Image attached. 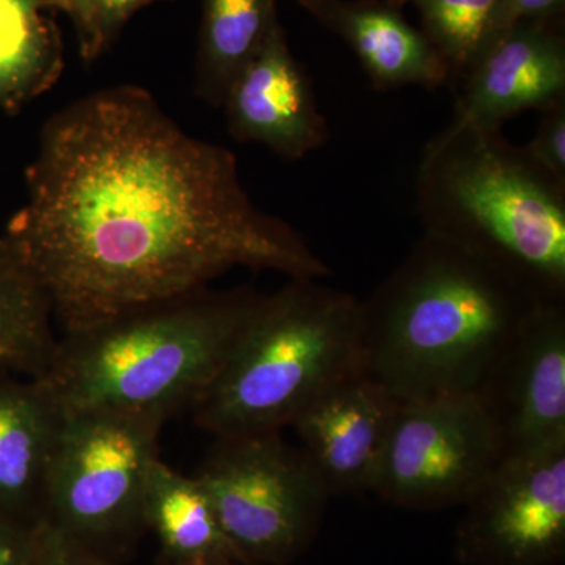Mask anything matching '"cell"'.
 <instances>
[{"mask_svg":"<svg viewBox=\"0 0 565 565\" xmlns=\"http://www.w3.org/2000/svg\"><path fill=\"white\" fill-rule=\"evenodd\" d=\"M7 239L63 333L206 289L234 267L329 277L307 239L256 206L237 159L120 85L52 115Z\"/></svg>","mask_w":565,"mask_h":565,"instance_id":"6da1fadb","label":"cell"},{"mask_svg":"<svg viewBox=\"0 0 565 565\" xmlns=\"http://www.w3.org/2000/svg\"><path fill=\"white\" fill-rule=\"evenodd\" d=\"M550 302L565 300L424 232L362 302L363 374L399 401L476 394L516 332Z\"/></svg>","mask_w":565,"mask_h":565,"instance_id":"7a4b0ae2","label":"cell"},{"mask_svg":"<svg viewBox=\"0 0 565 565\" xmlns=\"http://www.w3.org/2000/svg\"><path fill=\"white\" fill-rule=\"evenodd\" d=\"M263 294L207 289L57 338L36 375L58 414L170 416L192 408L232 353Z\"/></svg>","mask_w":565,"mask_h":565,"instance_id":"3957f363","label":"cell"},{"mask_svg":"<svg viewBox=\"0 0 565 565\" xmlns=\"http://www.w3.org/2000/svg\"><path fill=\"white\" fill-rule=\"evenodd\" d=\"M416 206L424 232L565 300V191L501 129L449 122L424 148Z\"/></svg>","mask_w":565,"mask_h":565,"instance_id":"277c9868","label":"cell"},{"mask_svg":"<svg viewBox=\"0 0 565 565\" xmlns=\"http://www.w3.org/2000/svg\"><path fill=\"white\" fill-rule=\"evenodd\" d=\"M363 374L362 300L289 278L263 296L222 370L192 405L214 437L282 433L333 386Z\"/></svg>","mask_w":565,"mask_h":565,"instance_id":"5b68a950","label":"cell"},{"mask_svg":"<svg viewBox=\"0 0 565 565\" xmlns=\"http://www.w3.org/2000/svg\"><path fill=\"white\" fill-rule=\"evenodd\" d=\"M167 422L118 411L62 415L47 465L43 522L117 565L148 531L145 489Z\"/></svg>","mask_w":565,"mask_h":565,"instance_id":"8992f818","label":"cell"},{"mask_svg":"<svg viewBox=\"0 0 565 565\" xmlns=\"http://www.w3.org/2000/svg\"><path fill=\"white\" fill-rule=\"evenodd\" d=\"M193 478L244 565H288L321 527L332 493L281 433L215 437Z\"/></svg>","mask_w":565,"mask_h":565,"instance_id":"52a82bcc","label":"cell"},{"mask_svg":"<svg viewBox=\"0 0 565 565\" xmlns=\"http://www.w3.org/2000/svg\"><path fill=\"white\" fill-rule=\"evenodd\" d=\"M503 459L476 394L401 401L370 492L407 509L463 505Z\"/></svg>","mask_w":565,"mask_h":565,"instance_id":"ba28073f","label":"cell"},{"mask_svg":"<svg viewBox=\"0 0 565 565\" xmlns=\"http://www.w3.org/2000/svg\"><path fill=\"white\" fill-rule=\"evenodd\" d=\"M457 525L467 565H559L565 556V444L503 456Z\"/></svg>","mask_w":565,"mask_h":565,"instance_id":"9c48e42d","label":"cell"},{"mask_svg":"<svg viewBox=\"0 0 565 565\" xmlns=\"http://www.w3.org/2000/svg\"><path fill=\"white\" fill-rule=\"evenodd\" d=\"M503 456L565 444V302L525 322L476 393Z\"/></svg>","mask_w":565,"mask_h":565,"instance_id":"30bf717a","label":"cell"},{"mask_svg":"<svg viewBox=\"0 0 565 565\" xmlns=\"http://www.w3.org/2000/svg\"><path fill=\"white\" fill-rule=\"evenodd\" d=\"M222 107L234 140L264 145L289 161L303 159L330 139L313 84L294 57L281 22L234 79Z\"/></svg>","mask_w":565,"mask_h":565,"instance_id":"8fae6325","label":"cell"},{"mask_svg":"<svg viewBox=\"0 0 565 565\" xmlns=\"http://www.w3.org/2000/svg\"><path fill=\"white\" fill-rule=\"evenodd\" d=\"M564 20L515 21L456 85L452 121L501 129L525 110L565 102Z\"/></svg>","mask_w":565,"mask_h":565,"instance_id":"7c38bea8","label":"cell"},{"mask_svg":"<svg viewBox=\"0 0 565 565\" xmlns=\"http://www.w3.org/2000/svg\"><path fill=\"white\" fill-rule=\"evenodd\" d=\"M401 401L359 374L333 386L291 424L332 497L370 490Z\"/></svg>","mask_w":565,"mask_h":565,"instance_id":"4fadbf2b","label":"cell"},{"mask_svg":"<svg viewBox=\"0 0 565 565\" xmlns=\"http://www.w3.org/2000/svg\"><path fill=\"white\" fill-rule=\"evenodd\" d=\"M319 24L351 46L377 90L449 84V70L422 31L392 0H297Z\"/></svg>","mask_w":565,"mask_h":565,"instance_id":"5bb4252c","label":"cell"},{"mask_svg":"<svg viewBox=\"0 0 565 565\" xmlns=\"http://www.w3.org/2000/svg\"><path fill=\"white\" fill-rule=\"evenodd\" d=\"M61 419L35 379L0 367V519L31 527L43 522Z\"/></svg>","mask_w":565,"mask_h":565,"instance_id":"9a60e30c","label":"cell"},{"mask_svg":"<svg viewBox=\"0 0 565 565\" xmlns=\"http://www.w3.org/2000/svg\"><path fill=\"white\" fill-rule=\"evenodd\" d=\"M143 514L147 530L161 544L166 564L195 557H226L244 565L223 533L202 484L193 476L174 471L161 457L148 471Z\"/></svg>","mask_w":565,"mask_h":565,"instance_id":"2e32d148","label":"cell"},{"mask_svg":"<svg viewBox=\"0 0 565 565\" xmlns=\"http://www.w3.org/2000/svg\"><path fill=\"white\" fill-rule=\"evenodd\" d=\"M41 0H0V109L17 114L61 79V31Z\"/></svg>","mask_w":565,"mask_h":565,"instance_id":"e0dca14e","label":"cell"},{"mask_svg":"<svg viewBox=\"0 0 565 565\" xmlns=\"http://www.w3.org/2000/svg\"><path fill=\"white\" fill-rule=\"evenodd\" d=\"M280 22L277 0H203L196 95L222 107L241 71Z\"/></svg>","mask_w":565,"mask_h":565,"instance_id":"ac0fdd59","label":"cell"},{"mask_svg":"<svg viewBox=\"0 0 565 565\" xmlns=\"http://www.w3.org/2000/svg\"><path fill=\"white\" fill-rule=\"evenodd\" d=\"M57 337L50 300L6 236H0V367L43 373Z\"/></svg>","mask_w":565,"mask_h":565,"instance_id":"d6986e66","label":"cell"},{"mask_svg":"<svg viewBox=\"0 0 565 565\" xmlns=\"http://www.w3.org/2000/svg\"><path fill=\"white\" fill-rule=\"evenodd\" d=\"M415 7L422 32L449 70L456 87L468 70L515 20L508 0H392Z\"/></svg>","mask_w":565,"mask_h":565,"instance_id":"ffe728a7","label":"cell"},{"mask_svg":"<svg viewBox=\"0 0 565 565\" xmlns=\"http://www.w3.org/2000/svg\"><path fill=\"white\" fill-rule=\"evenodd\" d=\"M159 0H70L65 13L73 21L82 58L95 62L109 50L137 11Z\"/></svg>","mask_w":565,"mask_h":565,"instance_id":"44dd1931","label":"cell"},{"mask_svg":"<svg viewBox=\"0 0 565 565\" xmlns=\"http://www.w3.org/2000/svg\"><path fill=\"white\" fill-rule=\"evenodd\" d=\"M541 114L537 132L520 148L539 172L565 191V102Z\"/></svg>","mask_w":565,"mask_h":565,"instance_id":"7402d4cb","label":"cell"},{"mask_svg":"<svg viewBox=\"0 0 565 565\" xmlns=\"http://www.w3.org/2000/svg\"><path fill=\"white\" fill-rule=\"evenodd\" d=\"M29 565H111L41 522Z\"/></svg>","mask_w":565,"mask_h":565,"instance_id":"603a6c76","label":"cell"},{"mask_svg":"<svg viewBox=\"0 0 565 565\" xmlns=\"http://www.w3.org/2000/svg\"><path fill=\"white\" fill-rule=\"evenodd\" d=\"M39 526H22L0 519V565H29Z\"/></svg>","mask_w":565,"mask_h":565,"instance_id":"cb8c5ba5","label":"cell"},{"mask_svg":"<svg viewBox=\"0 0 565 565\" xmlns=\"http://www.w3.org/2000/svg\"><path fill=\"white\" fill-rule=\"evenodd\" d=\"M515 21L564 20L565 0H508Z\"/></svg>","mask_w":565,"mask_h":565,"instance_id":"d4e9b609","label":"cell"},{"mask_svg":"<svg viewBox=\"0 0 565 565\" xmlns=\"http://www.w3.org/2000/svg\"><path fill=\"white\" fill-rule=\"evenodd\" d=\"M167 565H243L236 561L226 559V557H195V559L181 561Z\"/></svg>","mask_w":565,"mask_h":565,"instance_id":"484cf974","label":"cell"},{"mask_svg":"<svg viewBox=\"0 0 565 565\" xmlns=\"http://www.w3.org/2000/svg\"><path fill=\"white\" fill-rule=\"evenodd\" d=\"M62 2L63 0H41V3L50 10H61Z\"/></svg>","mask_w":565,"mask_h":565,"instance_id":"4316f807","label":"cell"},{"mask_svg":"<svg viewBox=\"0 0 565 565\" xmlns=\"http://www.w3.org/2000/svg\"><path fill=\"white\" fill-rule=\"evenodd\" d=\"M68 3H70V0H63L61 10L62 11L65 10V7L68 6Z\"/></svg>","mask_w":565,"mask_h":565,"instance_id":"83f0119b","label":"cell"}]
</instances>
